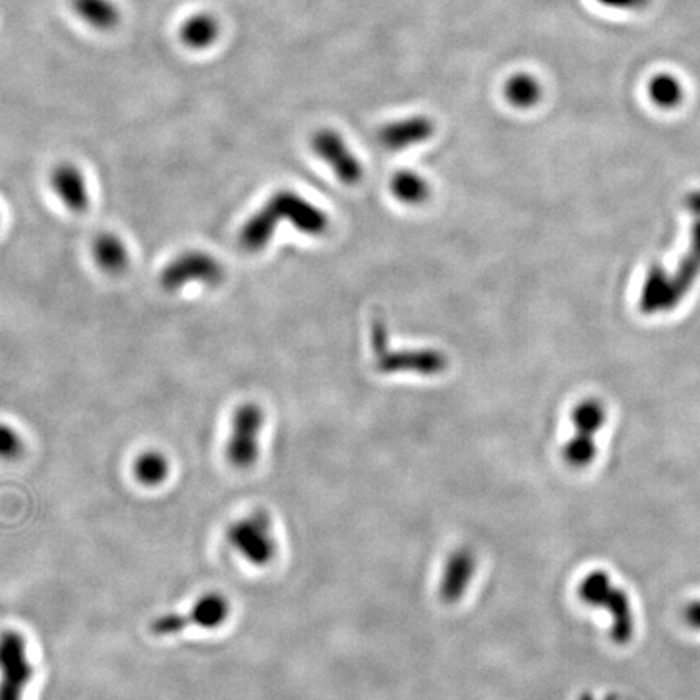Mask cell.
<instances>
[{
	"mask_svg": "<svg viewBox=\"0 0 700 700\" xmlns=\"http://www.w3.org/2000/svg\"><path fill=\"white\" fill-rule=\"evenodd\" d=\"M477 566L479 561L470 548H457L448 556L438 582V594L444 603L454 605L466 597L477 574Z\"/></svg>",
	"mask_w": 700,
	"mask_h": 700,
	"instance_id": "obj_11",
	"label": "cell"
},
{
	"mask_svg": "<svg viewBox=\"0 0 700 700\" xmlns=\"http://www.w3.org/2000/svg\"><path fill=\"white\" fill-rule=\"evenodd\" d=\"M33 676L22 634L5 631L0 636V700H22Z\"/></svg>",
	"mask_w": 700,
	"mask_h": 700,
	"instance_id": "obj_9",
	"label": "cell"
},
{
	"mask_svg": "<svg viewBox=\"0 0 700 700\" xmlns=\"http://www.w3.org/2000/svg\"><path fill=\"white\" fill-rule=\"evenodd\" d=\"M93 258L106 273H122L129 266V248L119 235L103 232L94 239Z\"/></svg>",
	"mask_w": 700,
	"mask_h": 700,
	"instance_id": "obj_16",
	"label": "cell"
},
{
	"mask_svg": "<svg viewBox=\"0 0 700 700\" xmlns=\"http://www.w3.org/2000/svg\"><path fill=\"white\" fill-rule=\"evenodd\" d=\"M226 538L232 550L255 568H265L278 555L273 519L263 509L232 522L227 527Z\"/></svg>",
	"mask_w": 700,
	"mask_h": 700,
	"instance_id": "obj_4",
	"label": "cell"
},
{
	"mask_svg": "<svg viewBox=\"0 0 700 700\" xmlns=\"http://www.w3.org/2000/svg\"><path fill=\"white\" fill-rule=\"evenodd\" d=\"M231 613L229 600L218 592H208L201 595L193 603L187 615L159 616L151 623V632L156 636H172L188 628L216 629L224 624Z\"/></svg>",
	"mask_w": 700,
	"mask_h": 700,
	"instance_id": "obj_8",
	"label": "cell"
},
{
	"mask_svg": "<svg viewBox=\"0 0 700 700\" xmlns=\"http://www.w3.org/2000/svg\"><path fill=\"white\" fill-rule=\"evenodd\" d=\"M312 148L344 185H357L363 177V167L354 151L350 150L341 133L323 129L313 135Z\"/></svg>",
	"mask_w": 700,
	"mask_h": 700,
	"instance_id": "obj_10",
	"label": "cell"
},
{
	"mask_svg": "<svg viewBox=\"0 0 700 700\" xmlns=\"http://www.w3.org/2000/svg\"><path fill=\"white\" fill-rule=\"evenodd\" d=\"M684 623L694 631H700V600H692L683 610Z\"/></svg>",
	"mask_w": 700,
	"mask_h": 700,
	"instance_id": "obj_24",
	"label": "cell"
},
{
	"mask_svg": "<svg viewBox=\"0 0 700 700\" xmlns=\"http://www.w3.org/2000/svg\"><path fill=\"white\" fill-rule=\"evenodd\" d=\"M435 122L428 116H410L383 125L378 140L388 150H409L422 145L435 135Z\"/></svg>",
	"mask_w": 700,
	"mask_h": 700,
	"instance_id": "obj_12",
	"label": "cell"
},
{
	"mask_svg": "<svg viewBox=\"0 0 700 700\" xmlns=\"http://www.w3.org/2000/svg\"><path fill=\"white\" fill-rule=\"evenodd\" d=\"M226 276V269L218 258L201 250H190L175 257L161 273V286L169 292H177L188 284L218 286Z\"/></svg>",
	"mask_w": 700,
	"mask_h": 700,
	"instance_id": "obj_7",
	"label": "cell"
},
{
	"mask_svg": "<svg viewBox=\"0 0 700 700\" xmlns=\"http://www.w3.org/2000/svg\"><path fill=\"white\" fill-rule=\"evenodd\" d=\"M666 282H668V273L662 266L655 265L649 269L641 292L642 312L649 313V315H654V313L658 312H668Z\"/></svg>",
	"mask_w": 700,
	"mask_h": 700,
	"instance_id": "obj_21",
	"label": "cell"
},
{
	"mask_svg": "<svg viewBox=\"0 0 700 700\" xmlns=\"http://www.w3.org/2000/svg\"><path fill=\"white\" fill-rule=\"evenodd\" d=\"M391 193L404 205H422L430 198L432 188L419 172L399 171L391 179Z\"/></svg>",
	"mask_w": 700,
	"mask_h": 700,
	"instance_id": "obj_20",
	"label": "cell"
},
{
	"mask_svg": "<svg viewBox=\"0 0 700 700\" xmlns=\"http://www.w3.org/2000/svg\"><path fill=\"white\" fill-rule=\"evenodd\" d=\"M684 205L691 213L696 214L697 218H700V192L689 193Z\"/></svg>",
	"mask_w": 700,
	"mask_h": 700,
	"instance_id": "obj_26",
	"label": "cell"
},
{
	"mask_svg": "<svg viewBox=\"0 0 700 700\" xmlns=\"http://www.w3.org/2000/svg\"><path fill=\"white\" fill-rule=\"evenodd\" d=\"M169 474H171L169 459L156 449L143 451L133 462V475L143 487H159L166 482Z\"/></svg>",
	"mask_w": 700,
	"mask_h": 700,
	"instance_id": "obj_19",
	"label": "cell"
},
{
	"mask_svg": "<svg viewBox=\"0 0 700 700\" xmlns=\"http://www.w3.org/2000/svg\"><path fill=\"white\" fill-rule=\"evenodd\" d=\"M598 2L613 10H639L649 4V0H598Z\"/></svg>",
	"mask_w": 700,
	"mask_h": 700,
	"instance_id": "obj_25",
	"label": "cell"
},
{
	"mask_svg": "<svg viewBox=\"0 0 700 700\" xmlns=\"http://www.w3.org/2000/svg\"><path fill=\"white\" fill-rule=\"evenodd\" d=\"M221 35L218 18L211 13H197L180 25L179 38L185 46L203 51L213 46Z\"/></svg>",
	"mask_w": 700,
	"mask_h": 700,
	"instance_id": "obj_15",
	"label": "cell"
},
{
	"mask_svg": "<svg viewBox=\"0 0 700 700\" xmlns=\"http://www.w3.org/2000/svg\"><path fill=\"white\" fill-rule=\"evenodd\" d=\"M579 600L587 607L605 608L611 616V641L626 645L634 636V613L631 602L623 589L613 582L602 569L592 571L582 579L577 587Z\"/></svg>",
	"mask_w": 700,
	"mask_h": 700,
	"instance_id": "obj_3",
	"label": "cell"
},
{
	"mask_svg": "<svg viewBox=\"0 0 700 700\" xmlns=\"http://www.w3.org/2000/svg\"><path fill=\"white\" fill-rule=\"evenodd\" d=\"M265 410L255 402H248L235 410L231 433L227 438V461L237 469L252 467L260 457L261 432L265 428Z\"/></svg>",
	"mask_w": 700,
	"mask_h": 700,
	"instance_id": "obj_6",
	"label": "cell"
},
{
	"mask_svg": "<svg viewBox=\"0 0 700 700\" xmlns=\"http://www.w3.org/2000/svg\"><path fill=\"white\" fill-rule=\"evenodd\" d=\"M700 276V218L694 222L691 231V245L683 260L679 261L675 273L668 274V297L666 304L668 310L675 308L684 299V295L691 291L692 284Z\"/></svg>",
	"mask_w": 700,
	"mask_h": 700,
	"instance_id": "obj_13",
	"label": "cell"
},
{
	"mask_svg": "<svg viewBox=\"0 0 700 700\" xmlns=\"http://www.w3.org/2000/svg\"><path fill=\"white\" fill-rule=\"evenodd\" d=\"M72 9L94 30L111 31L120 22L119 7L112 0H72Z\"/></svg>",
	"mask_w": 700,
	"mask_h": 700,
	"instance_id": "obj_17",
	"label": "cell"
},
{
	"mask_svg": "<svg viewBox=\"0 0 700 700\" xmlns=\"http://www.w3.org/2000/svg\"><path fill=\"white\" fill-rule=\"evenodd\" d=\"M649 96L654 101L655 106L662 107V109H673L683 101V86L678 82V78L668 75V73H662L650 82Z\"/></svg>",
	"mask_w": 700,
	"mask_h": 700,
	"instance_id": "obj_22",
	"label": "cell"
},
{
	"mask_svg": "<svg viewBox=\"0 0 700 700\" xmlns=\"http://www.w3.org/2000/svg\"><path fill=\"white\" fill-rule=\"evenodd\" d=\"M542 85L534 75L527 72H517L504 83V98L516 109H532L542 99Z\"/></svg>",
	"mask_w": 700,
	"mask_h": 700,
	"instance_id": "obj_18",
	"label": "cell"
},
{
	"mask_svg": "<svg viewBox=\"0 0 700 700\" xmlns=\"http://www.w3.org/2000/svg\"><path fill=\"white\" fill-rule=\"evenodd\" d=\"M375 368L383 375L415 373V375L435 376L448 368V355L438 349H391L388 328L376 318L370 331Z\"/></svg>",
	"mask_w": 700,
	"mask_h": 700,
	"instance_id": "obj_2",
	"label": "cell"
},
{
	"mask_svg": "<svg viewBox=\"0 0 700 700\" xmlns=\"http://www.w3.org/2000/svg\"><path fill=\"white\" fill-rule=\"evenodd\" d=\"M581 700H594V699H592V697H590V696H584V697H582Z\"/></svg>",
	"mask_w": 700,
	"mask_h": 700,
	"instance_id": "obj_27",
	"label": "cell"
},
{
	"mask_svg": "<svg viewBox=\"0 0 700 700\" xmlns=\"http://www.w3.org/2000/svg\"><path fill=\"white\" fill-rule=\"evenodd\" d=\"M571 420L576 432L564 444L563 459L572 469L582 470L597 457L595 436L607 422V409L597 399H584L572 410Z\"/></svg>",
	"mask_w": 700,
	"mask_h": 700,
	"instance_id": "obj_5",
	"label": "cell"
},
{
	"mask_svg": "<svg viewBox=\"0 0 700 700\" xmlns=\"http://www.w3.org/2000/svg\"><path fill=\"white\" fill-rule=\"evenodd\" d=\"M284 222L310 237L325 235L331 224L320 206L292 190H279L245 221L240 229V245L247 252H260Z\"/></svg>",
	"mask_w": 700,
	"mask_h": 700,
	"instance_id": "obj_1",
	"label": "cell"
},
{
	"mask_svg": "<svg viewBox=\"0 0 700 700\" xmlns=\"http://www.w3.org/2000/svg\"><path fill=\"white\" fill-rule=\"evenodd\" d=\"M51 187L57 198L73 213H83L90 205L85 175L75 164L62 163L54 167Z\"/></svg>",
	"mask_w": 700,
	"mask_h": 700,
	"instance_id": "obj_14",
	"label": "cell"
},
{
	"mask_svg": "<svg viewBox=\"0 0 700 700\" xmlns=\"http://www.w3.org/2000/svg\"><path fill=\"white\" fill-rule=\"evenodd\" d=\"M25 443L20 433L7 423H0V459L15 461L22 456Z\"/></svg>",
	"mask_w": 700,
	"mask_h": 700,
	"instance_id": "obj_23",
	"label": "cell"
}]
</instances>
